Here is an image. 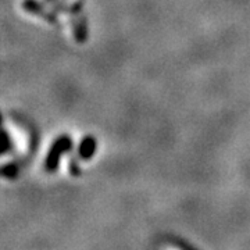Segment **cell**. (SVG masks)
Wrapping results in <instances>:
<instances>
[{"label": "cell", "mask_w": 250, "mask_h": 250, "mask_svg": "<svg viewBox=\"0 0 250 250\" xmlns=\"http://www.w3.org/2000/svg\"><path fill=\"white\" fill-rule=\"evenodd\" d=\"M72 142L68 136H62V138H59V139L53 143L52 150H50L49 156H47V160H46L47 168H49V170H54V168L57 167V164H59L60 156H62L67 150H70Z\"/></svg>", "instance_id": "1"}, {"label": "cell", "mask_w": 250, "mask_h": 250, "mask_svg": "<svg viewBox=\"0 0 250 250\" xmlns=\"http://www.w3.org/2000/svg\"><path fill=\"white\" fill-rule=\"evenodd\" d=\"M98 142L93 136H86L80 145V156L83 160H89L90 157L96 153Z\"/></svg>", "instance_id": "2"}]
</instances>
